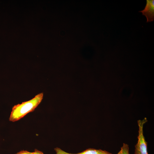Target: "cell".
Masks as SVG:
<instances>
[{
  "label": "cell",
  "mask_w": 154,
  "mask_h": 154,
  "mask_svg": "<svg viewBox=\"0 0 154 154\" xmlns=\"http://www.w3.org/2000/svg\"><path fill=\"white\" fill-rule=\"evenodd\" d=\"M43 96L42 93H40L29 101L15 105L12 108L9 121L12 122L18 121L28 113L33 111L41 102Z\"/></svg>",
  "instance_id": "cell-1"
},
{
  "label": "cell",
  "mask_w": 154,
  "mask_h": 154,
  "mask_svg": "<svg viewBox=\"0 0 154 154\" xmlns=\"http://www.w3.org/2000/svg\"><path fill=\"white\" fill-rule=\"evenodd\" d=\"M32 154H44L42 151L37 149H35L34 151L32 152Z\"/></svg>",
  "instance_id": "cell-7"
},
{
  "label": "cell",
  "mask_w": 154,
  "mask_h": 154,
  "mask_svg": "<svg viewBox=\"0 0 154 154\" xmlns=\"http://www.w3.org/2000/svg\"><path fill=\"white\" fill-rule=\"evenodd\" d=\"M147 121L146 117L143 120L137 121L139 127L138 141L135 145L134 154H148L147 151V143L145 140L143 133V125Z\"/></svg>",
  "instance_id": "cell-2"
},
{
  "label": "cell",
  "mask_w": 154,
  "mask_h": 154,
  "mask_svg": "<svg viewBox=\"0 0 154 154\" xmlns=\"http://www.w3.org/2000/svg\"><path fill=\"white\" fill-rule=\"evenodd\" d=\"M15 154H32V152L26 150H22Z\"/></svg>",
  "instance_id": "cell-6"
},
{
  "label": "cell",
  "mask_w": 154,
  "mask_h": 154,
  "mask_svg": "<svg viewBox=\"0 0 154 154\" xmlns=\"http://www.w3.org/2000/svg\"><path fill=\"white\" fill-rule=\"evenodd\" d=\"M56 154H113L106 150L89 148L80 152L76 153H67L59 147L54 149Z\"/></svg>",
  "instance_id": "cell-4"
},
{
  "label": "cell",
  "mask_w": 154,
  "mask_h": 154,
  "mask_svg": "<svg viewBox=\"0 0 154 154\" xmlns=\"http://www.w3.org/2000/svg\"><path fill=\"white\" fill-rule=\"evenodd\" d=\"M146 17L147 22L153 21L154 20V0H147L145 6L143 10L139 11Z\"/></svg>",
  "instance_id": "cell-3"
},
{
  "label": "cell",
  "mask_w": 154,
  "mask_h": 154,
  "mask_svg": "<svg viewBox=\"0 0 154 154\" xmlns=\"http://www.w3.org/2000/svg\"><path fill=\"white\" fill-rule=\"evenodd\" d=\"M117 154H129L128 145L123 143L120 150Z\"/></svg>",
  "instance_id": "cell-5"
}]
</instances>
